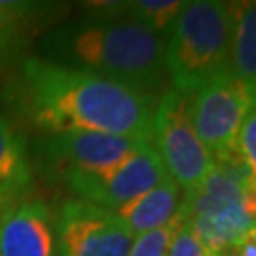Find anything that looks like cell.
I'll list each match as a JSON object with an SVG mask.
<instances>
[{
  "mask_svg": "<svg viewBox=\"0 0 256 256\" xmlns=\"http://www.w3.org/2000/svg\"><path fill=\"white\" fill-rule=\"evenodd\" d=\"M252 236H254V239H256V228H254V232H252Z\"/></svg>",
  "mask_w": 256,
  "mask_h": 256,
  "instance_id": "cell-21",
  "label": "cell"
},
{
  "mask_svg": "<svg viewBox=\"0 0 256 256\" xmlns=\"http://www.w3.org/2000/svg\"><path fill=\"white\" fill-rule=\"evenodd\" d=\"M23 76L30 116L48 133L90 131L154 144V97L99 74L42 59L25 61Z\"/></svg>",
  "mask_w": 256,
  "mask_h": 256,
  "instance_id": "cell-1",
  "label": "cell"
},
{
  "mask_svg": "<svg viewBox=\"0 0 256 256\" xmlns=\"http://www.w3.org/2000/svg\"><path fill=\"white\" fill-rule=\"evenodd\" d=\"M28 12V4L18 2H0V54L16 44L25 25V14Z\"/></svg>",
  "mask_w": 256,
  "mask_h": 256,
  "instance_id": "cell-16",
  "label": "cell"
},
{
  "mask_svg": "<svg viewBox=\"0 0 256 256\" xmlns=\"http://www.w3.org/2000/svg\"><path fill=\"white\" fill-rule=\"evenodd\" d=\"M182 203V190L167 174L160 184L140 194L138 198L114 209V214L133 238L169 224Z\"/></svg>",
  "mask_w": 256,
  "mask_h": 256,
  "instance_id": "cell-11",
  "label": "cell"
},
{
  "mask_svg": "<svg viewBox=\"0 0 256 256\" xmlns=\"http://www.w3.org/2000/svg\"><path fill=\"white\" fill-rule=\"evenodd\" d=\"M232 4L218 0L184 2L165 40V72L180 93L232 72Z\"/></svg>",
  "mask_w": 256,
  "mask_h": 256,
  "instance_id": "cell-3",
  "label": "cell"
},
{
  "mask_svg": "<svg viewBox=\"0 0 256 256\" xmlns=\"http://www.w3.org/2000/svg\"><path fill=\"white\" fill-rule=\"evenodd\" d=\"M50 50L80 70L99 74L154 97L164 88L165 40L106 4L104 16L68 23L50 38Z\"/></svg>",
  "mask_w": 256,
  "mask_h": 256,
  "instance_id": "cell-2",
  "label": "cell"
},
{
  "mask_svg": "<svg viewBox=\"0 0 256 256\" xmlns=\"http://www.w3.org/2000/svg\"><path fill=\"white\" fill-rule=\"evenodd\" d=\"M142 144L146 142L118 135L74 131L54 135L44 142V148L55 164L63 167V171L76 169L99 173L122 164Z\"/></svg>",
  "mask_w": 256,
  "mask_h": 256,
  "instance_id": "cell-9",
  "label": "cell"
},
{
  "mask_svg": "<svg viewBox=\"0 0 256 256\" xmlns=\"http://www.w3.org/2000/svg\"><path fill=\"white\" fill-rule=\"evenodd\" d=\"M184 2L180 0H133V2H120V10L140 23L142 27L150 28L158 36L164 38L174 19L178 18Z\"/></svg>",
  "mask_w": 256,
  "mask_h": 256,
  "instance_id": "cell-14",
  "label": "cell"
},
{
  "mask_svg": "<svg viewBox=\"0 0 256 256\" xmlns=\"http://www.w3.org/2000/svg\"><path fill=\"white\" fill-rule=\"evenodd\" d=\"M232 74L256 92V2H234Z\"/></svg>",
  "mask_w": 256,
  "mask_h": 256,
  "instance_id": "cell-12",
  "label": "cell"
},
{
  "mask_svg": "<svg viewBox=\"0 0 256 256\" xmlns=\"http://www.w3.org/2000/svg\"><path fill=\"white\" fill-rule=\"evenodd\" d=\"M238 150L247 165L250 178L256 180V102L248 108L238 133Z\"/></svg>",
  "mask_w": 256,
  "mask_h": 256,
  "instance_id": "cell-17",
  "label": "cell"
},
{
  "mask_svg": "<svg viewBox=\"0 0 256 256\" xmlns=\"http://www.w3.org/2000/svg\"><path fill=\"white\" fill-rule=\"evenodd\" d=\"M180 212L174 214V218L165 224L162 228L146 232L142 236L135 238L133 241V247L129 250V256H167L169 245H171V239H173L174 232L180 224Z\"/></svg>",
  "mask_w": 256,
  "mask_h": 256,
  "instance_id": "cell-15",
  "label": "cell"
},
{
  "mask_svg": "<svg viewBox=\"0 0 256 256\" xmlns=\"http://www.w3.org/2000/svg\"><path fill=\"white\" fill-rule=\"evenodd\" d=\"M245 209L247 214L256 222V180L248 178V182L245 184Z\"/></svg>",
  "mask_w": 256,
  "mask_h": 256,
  "instance_id": "cell-20",
  "label": "cell"
},
{
  "mask_svg": "<svg viewBox=\"0 0 256 256\" xmlns=\"http://www.w3.org/2000/svg\"><path fill=\"white\" fill-rule=\"evenodd\" d=\"M0 256H59L54 218L46 203L25 202L2 212Z\"/></svg>",
  "mask_w": 256,
  "mask_h": 256,
  "instance_id": "cell-10",
  "label": "cell"
},
{
  "mask_svg": "<svg viewBox=\"0 0 256 256\" xmlns=\"http://www.w3.org/2000/svg\"><path fill=\"white\" fill-rule=\"evenodd\" d=\"M230 256H256V239L250 234L248 238H245L241 243H238L236 247L230 248Z\"/></svg>",
  "mask_w": 256,
  "mask_h": 256,
  "instance_id": "cell-19",
  "label": "cell"
},
{
  "mask_svg": "<svg viewBox=\"0 0 256 256\" xmlns=\"http://www.w3.org/2000/svg\"><path fill=\"white\" fill-rule=\"evenodd\" d=\"M30 182L27 148L23 138L0 116V202Z\"/></svg>",
  "mask_w": 256,
  "mask_h": 256,
  "instance_id": "cell-13",
  "label": "cell"
},
{
  "mask_svg": "<svg viewBox=\"0 0 256 256\" xmlns=\"http://www.w3.org/2000/svg\"><path fill=\"white\" fill-rule=\"evenodd\" d=\"M248 178L245 167L214 164L198 188L184 192L178 210L210 256L226 252L254 232L256 222L245 209Z\"/></svg>",
  "mask_w": 256,
  "mask_h": 256,
  "instance_id": "cell-4",
  "label": "cell"
},
{
  "mask_svg": "<svg viewBox=\"0 0 256 256\" xmlns=\"http://www.w3.org/2000/svg\"><path fill=\"white\" fill-rule=\"evenodd\" d=\"M63 174L84 202L114 210L162 182L167 169L154 144L146 142L112 169L99 173L68 169Z\"/></svg>",
  "mask_w": 256,
  "mask_h": 256,
  "instance_id": "cell-7",
  "label": "cell"
},
{
  "mask_svg": "<svg viewBox=\"0 0 256 256\" xmlns=\"http://www.w3.org/2000/svg\"><path fill=\"white\" fill-rule=\"evenodd\" d=\"M167 256H210V254L209 250L205 248V245L200 241V238L196 236L192 226L182 218L180 224H178V228H176V232H174L173 239H171Z\"/></svg>",
  "mask_w": 256,
  "mask_h": 256,
  "instance_id": "cell-18",
  "label": "cell"
},
{
  "mask_svg": "<svg viewBox=\"0 0 256 256\" xmlns=\"http://www.w3.org/2000/svg\"><path fill=\"white\" fill-rule=\"evenodd\" d=\"M254 102L256 92L232 72L220 74L194 92L188 99L190 122L212 160L238 150L239 128Z\"/></svg>",
  "mask_w": 256,
  "mask_h": 256,
  "instance_id": "cell-6",
  "label": "cell"
},
{
  "mask_svg": "<svg viewBox=\"0 0 256 256\" xmlns=\"http://www.w3.org/2000/svg\"><path fill=\"white\" fill-rule=\"evenodd\" d=\"M54 226L59 256H129L135 241L114 210L84 200L63 203Z\"/></svg>",
  "mask_w": 256,
  "mask_h": 256,
  "instance_id": "cell-8",
  "label": "cell"
},
{
  "mask_svg": "<svg viewBox=\"0 0 256 256\" xmlns=\"http://www.w3.org/2000/svg\"><path fill=\"white\" fill-rule=\"evenodd\" d=\"M154 142L167 174L182 192L198 188L214 165L190 122L188 97L173 88L156 102Z\"/></svg>",
  "mask_w": 256,
  "mask_h": 256,
  "instance_id": "cell-5",
  "label": "cell"
}]
</instances>
